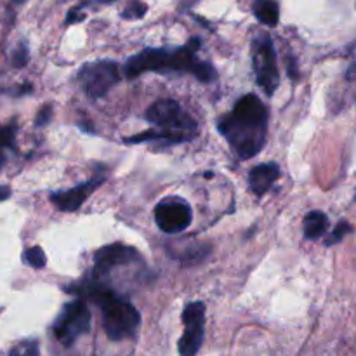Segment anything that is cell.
Here are the masks:
<instances>
[{"label":"cell","mask_w":356,"mask_h":356,"mask_svg":"<svg viewBox=\"0 0 356 356\" xmlns=\"http://www.w3.org/2000/svg\"><path fill=\"white\" fill-rule=\"evenodd\" d=\"M218 129L240 159H252L266 141V104L256 94H245L236 101L232 113L219 120Z\"/></svg>","instance_id":"obj_1"},{"label":"cell","mask_w":356,"mask_h":356,"mask_svg":"<svg viewBox=\"0 0 356 356\" xmlns=\"http://www.w3.org/2000/svg\"><path fill=\"white\" fill-rule=\"evenodd\" d=\"M200 40L191 38L184 47L179 49H145L139 54L127 59L124 73L127 79L143 75L145 72H183L191 73L202 82H212L218 76L214 66L197 58Z\"/></svg>","instance_id":"obj_2"},{"label":"cell","mask_w":356,"mask_h":356,"mask_svg":"<svg viewBox=\"0 0 356 356\" xmlns=\"http://www.w3.org/2000/svg\"><path fill=\"white\" fill-rule=\"evenodd\" d=\"M90 329V312L89 306L83 299H75V301L65 305L63 312L59 313L56 320L54 336L63 346H72L80 336L89 332Z\"/></svg>","instance_id":"obj_3"},{"label":"cell","mask_w":356,"mask_h":356,"mask_svg":"<svg viewBox=\"0 0 356 356\" xmlns=\"http://www.w3.org/2000/svg\"><path fill=\"white\" fill-rule=\"evenodd\" d=\"M146 120L159 125L163 131L181 132V134H186L190 138L197 131V122L174 99H160L153 103L146 110Z\"/></svg>","instance_id":"obj_4"},{"label":"cell","mask_w":356,"mask_h":356,"mask_svg":"<svg viewBox=\"0 0 356 356\" xmlns=\"http://www.w3.org/2000/svg\"><path fill=\"white\" fill-rule=\"evenodd\" d=\"M79 80L82 89L90 97H103L120 80V73H118L117 63L96 61L82 66Z\"/></svg>","instance_id":"obj_5"},{"label":"cell","mask_w":356,"mask_h":356,"mask_svg":"<svg viewBox=\"0 0 356 356\" xmlns=\"http://www.w3.org/2000/svg\"><path fill=\"white\" fill-rule=\"evenodd\" d=\"M254 72H256L257 83L261 89L271 96L278 87V68H277V54H275L273 42L270 37H261L254 44Z\"/></svg>","instance_id":"obj_6"},{"label":"cell","mask_w":356,"mask_h":356,"mask_svg":"<svg viewBox=\"0 0 356 356\" xmlns=\"http://www.w3.org/2000/svg\"><path fill=\"white\" fill-rule=\"evenodd\" d=\"M184 334L179 339L177 350L179 356H197L204 343L205 330V306L204 302H190L183 312Z\"/></svg>","instance_id":"obj_7"},{"label":"cell","mask_w":356,"mask_h":356,"mask_svg":"<svg viewBox=\"0 0 356 356\" xmlns=\"http://www.w3.org/2000/svg\"><path fill=\"white\" fill-rule=\"evenodd\" d=\"M191 207L181 198H165L155 207V221L163 233H181L191 225Z\"/></svg>","instance_id":"obj_8"},{"label":"cell","mask_w":356,"mask_h":356,"mask_svg":"<svg viewBox=\"0 0 356 356\" xmlns=\"http://www.w3.org/2000/svg\"><path fill=\"white\" fill-rule=\"evenodd\" d=\"M141 259L139 252L132 247L124 245V243H111V245L103 247L94 254V278L106 277L110 271H113L117 266H124V264H132L136 261Z\"/></svg>","instance_id":"obj_9"},{"label":"cell","mask_w":356,"mask_h":356,"mask_svg":"<svg viewBox=\"0 0 356 356\" xmlns=\"http://www.w3.org/2000/svg\"><path fill=\"white\" fill-rule=\"evenodd\" d=\"M104 176H96L92 177L90 181L87 183L79 184V186L72 188V190H66V191H58V193H52L51 195V202L63 212H73L76 209L82 207L83 202L94 193V190L103 184Z\"/></svg>","instance_id":"obj_10"},{"label":"cell","mask_w":356,"mask_h":356,"mask_svg":"<svg viewBox=\"0 0 356 356\" xmlns=\"http://www.w3.org/2000/svg\"><path fill=\"white\" fill-rule=\"evenodd\" d=\"M280 177V167L275 162L261 163L249 172V186L256 195H264Z\"/></svg>","instance_id":"obj_11"},{"label":"cell","mask_w":356,"mask_h":356,"mask_svg":"<svg viewBox=\"0 0 356 356\" xmlns=\"http://www.w3.org/2000/svg\"><path fill=\"white\" fill-rule=\"evenodd\" d=\"M254 14L257 21L266 26H277L280 21V9L275 0H256L254 2Z\"/></svg>","instance_id":"obj_12"},{"label":"cell","mask_w":356,"mask_h":356,"mask_svg":"<svg viewBox=\"0 0 356 356\" xmlns=\"http://www.w3.org/2000/svg\"><path fill=\"white\" fill-rule=\"evenodd\" d=\"M329 228V219L323 212L313 211L309 212L305 218V225H302V232H305V236L309 240L320 238L323 233Z\"/></svg>","instance_id":"obj_13"},{"label":"cell","mask_w":356,"mask_h":356,"mask_svg":"<svg viewBox=\"0 0 356 356\" xmlns=\"http://www.w3.org/2000/svg\"><path fill=\"white\" fill-rule=\"evenodd\" d=\"M14 138H16V127H14V125H6V127H0V169H2L3 162H6L3 149L13 148Z\"/></svg>","instance_id":"obj_14"},{"label":"cell","mask_w":356,"mask_h":356,"mask_svg":"<svg viewBox=\"0 0 356 356\" xmlns=\"http://www.w3.org/2000/svg\"><path fill=\"white\" fill-rule=\"evenodd\" d=\"M23 259H24V263L28 264V266L37 268V270L44 268L45 263H47V257H45L44 250H42L40 247H30V249L24 250Z\"/></svg>","instance_id":"obj_15"},{"label":"cell","mask_w":356,"mask_h":356,"mask_svg":"<svg viewBox=\"0 0 356 356\" xmlns=\"http://www.w3.org/2000/svg\"><path fill=\"white\" fill-rule=\"evenodd\" d=\"M10 356H40L38 351L37 341H23V343L16 344L10 351Z\"/></svg>","instance_id":"obj_16"},{"label":"cell","mask_w":356,"mask_h":356,"mask_svg":"<svg viewBox=\"0 0 356 356\" xmlns=\"http://www.w3.org/2000/svg\"><path fill=\"white\" fill-rule=\"evenodd\" d=\"M351 225L350 222H346V221H341L339 225L336 226V228H334V232H332V235L329 236V238L325 240V245H334V243H339L341 240L344 238V236L348 235V233H351Z\"/></svg>","instance_id":"obj_17"},{"label":"cell","mask_w":356,"mask_h":356,"mask_svg":"<svg viewBox=\"0 0 356 356\" xmlns=\"http://www.w3.org/2000/svg\"><path fill=\"white\" fill-rule=\"evenodd\" d=\"M146 9H148V7H146L143 2H131L124 9L122 16H124L125 19H139V17L145 16Z\"/></svg>","instance_id":"obj_18"},{"label":"cell","mask_w":356,"mask_h":356,"mask_svg":"<svg viewBox=\"0 0 356 356\" xmlns=\"http://www.w3.org/2000/svg\"><path fill=\"white\" fill-rule=\"evenodd\" d=\"M30 59V52H28V45L26 44H19L13 52V65L16 68H23L24 65Z\"/></svg>","instance_id":"obj_19"},{"label":"cell","mask_w":356,"mask_h":356,"mask_svg":"<svg viewBox=\"0 0 356 356\" xmlns=\"http://www.w3.org/2000/svg\"><path fill=\"white\" fill-rule=\"evenodd\" d=\"M52 118V110L51 106H44L40 111H38L37 118H35V124L38 125V127H44V125L49 124V120Z\"/></svg>","instance_id":"obj_20"},{"label":"cell","mask_w":356,"mask_h":356,"mask_svg":"<svg viewBox=\"0 0 356 356\" xmlns=\"http://www.w3.org/2000/svg\"><path fill=\"white\" fill-rule=\"evenodd\" d=\"M10 197V190L7 186H0V202L7 200Z\"/></svg>","instance_id":"obj_21"},{"label":"cell","mask_w":356,"mask_h":356,"mask_svg":"<svg viewBox=\"0 0 356 356\" xmlns=\"http://www.w3.org/2000/svg\"><path fill=\"white\" fill-rule=\"evenodd\" d=\"M13 2L16 3V6H19V3H24V2H26V0H13Z\"/></svg>","instance_id":"obj_22"},{"label":"cell","mask_w":356,"mask_h":356,"mask_svg":"<svg viewBox=\"0 0 356 356\" xmlns=\"http://www.w3.org/2000/svg\"><path fill=\"white\" fill-rule=\"evenodd\" d=\"M101 2H110V0H101Z\"/></svg>","instance_id":"obj_23"},{"label":"cell","mask_w":356,"mask_h":356,"mask_svg":"<svg viewBox=\"0 0 356 356\" xmlns=\"http://www.w3.org/2000/svg\"><path fill=\"white\" fill-rule=\"evenodd\" d=\"M355 200H356V197H355Z\"/></svg>","instance_id":"obj_24"}]
</instances>
